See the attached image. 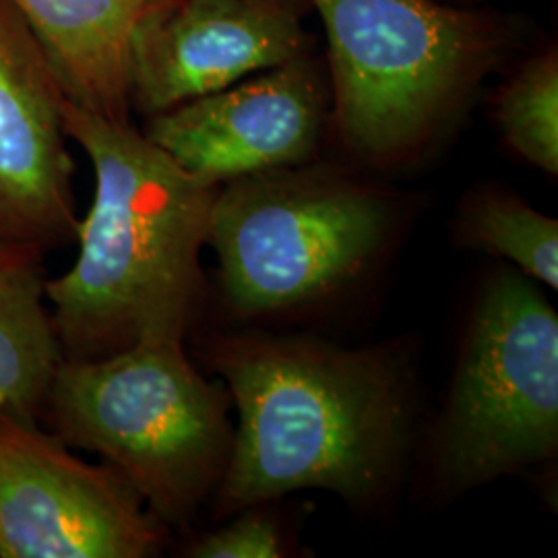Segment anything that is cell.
Instances as JSON below:
<instances>
[{
  "instance_id": "cell-1",
  "label": "cell",
  "mask_w": 558,
  "mask_h": 558,
  "mask_svg": "<svg viewBox=\"0 0 558 558\" xmlns=\"http://www.w3.org/2000/svg\"><path fill=\"white\" fill-rule=\"evenodd\" d=\"M62 124L94 166L80 253L46 279L62 360H96L145 341H184L199 317L201 253L218 186L189 174L129 120L62 100Z\"/></svg>"
},
{
  "instance_id": "cell-2",
  "label": "cell",
  "mask_w": 558,
  "mask_h": 558,
  "mask_svg": "<svg viewBox=\"0 0 558 558\" xmlns=\"http://www.w3.org/2000/svg\"><path fill=\"white\" fill-rule=\"evenodd\" d=\"M207 362L239 412L221 515L306 488L371 500L396 476L410 387L385 348L232 333L209 341Z\"/></svg>"
},
{
  "instance_id": "cell-3",
  "label": "cell",
  "mask_w": 558,
  "mask_h": 558,
  "mask_svg": "<svg viewBox=\"0 0 558 558\" xmlns=\"http://www.w3.org/2000/svg\"><path fill=\"white\" fill-rule=\"evenodd\" d=\"M223 383L201 375L184 341H145L96 360H60L41 418L66 447L98 453L161 523H184L216 495L234 426Z\"/></svg>"
},
{
  "instance_id": "cell-4",
  "label": "cell",
  "mask_w": 558,
  "mask_h": 558,
  "mask_svg": "<svg viewBox=\"0 0 558 558\" xmlns=\"http://www.w3.org/2000/svg\"><path fill=\"white\" fill-rule=\"evenodd\" d=\"M391 226L379 191L292 166L220 184L207 246L232 313L260 317L336 294L377 259Z\"/></svg>"
},
{
  "instance_id": "cell-5",
  "label": "cell",
  "mask_w": 558,
  "mask_h": 558,
  "mask_svg": "<svg viewBox=\"0 0 558 558\" xmlns=\"http://www.w3.org/2000/svg\"><path fill=\"white\" fill-rule=\"evenodd\" d=\"M329 41L339 133L368 160L418 147L490 54L470 13L433 0H313Z\"/></svg>"
},
{
  "instance_id": "cell-6",
  "label": "cell",
  "mask_w": 558,
  "mask_h": 558,
  "mask_svg": "<svg viewBox=\"0 0 558 558\" xmlns=\"http://www.w3.org/2000/svg\"><path fill=\"white\" fill-rule=\"evenodd\" d=\"M557 449V311L534 279L500 271L480 294L440 420V478L478 486Z\"/></svg>"
},
{
  "instance_id": "cell-7",
  "label": "cell",
  "mask_w": 558,
  "mask_h": 558,
  "mask_svg": "<svg viewBox=\"0 0 558 558\" xmlns=\"http://www.w3.org/2000/svg\"><path fill=\"white\" fill-rule=\"evenodd\" d=\"M161 534L119 470L0 408V558H147Z\"/></svg>"
},
{
  "instance_id": "cell-8",
  "label": "cell",
  "mask_w": 558,
  "mask_h": 558,
  "mask_svg": "<svg viewBox=\"0 0 558 558\" xmlns=\"http://www.w3.org/2000/svg\"><path fill=\"white\" fill-rule=\"evenodd\" d=\"M323 120V87L296 57L151 114L145 135L189 174L220 186L311 158Z\"/></svg>"
},
{
  "instance_id": "cell-9",
  "label": "cell",
  "mask_w": 558,
  "mask_h": 558,
  "mask_svg": "<svg viewBox=\"0 0 558 558\" xmlns=\"http://www.w3.org/2000/svg\"><path fill=\"white\" fill-rule=\"evenodd\" d=\"M281 0H156L131 38V101L158 114L302 57Z\"/></svg>"
},
{
  "instance_id": "cell-10",
  "label": "cell",
  "mask_w": 558,
  "mask_h": 558,
  "mask_svg": "<svg viewBox=\"0 0 558 558\" xmlns=\"http://www.w3.org/2000/svg\"><path fill=\"white\" fill-rule=\"evenodd\" d=\"M62 100L38 41L0 7V242L46 253L77 239Z\"/></svg>"
},
{
  "instance_id": "cell-11",
  "label": "cell",
  "mask_w": 558,
  "mask_h": 558,
  "mask_svg": "<svg viewBox=\"0 0 558 558\" xmlns=\"http://www.w3.org/2000/svg\"><path fill=\"white\" fill-rule=\"evenodd\" d=\"M59 83L64 100L126 120L131 38L156 0H7Z\"/></svg>"
},
{
  "instance_id": "cell-12",
  "label": "cell",
  "mask_w": 558,
  "mask_h": 558,
  "mask_svg": "<svg viewBox=\"0 0 558 558\" xmlns=\"http://www.w3.org/2000/svg\"><path fill=\"white\" fill-rule=\"evenodd\" d=\"M41 255L34 246L0 242V408L38 422L62 360Z\"/></svg>"
},
{
  "instance_id": "cell-13",
  "label": "cell",
  "mask_w": 558,
  "mask_h": 558,
  "mask_svg": "<svg viewBox=\"0 0 558 558\" xmlns=\"http://www.w3.org/2000/svg\"><path fill=\"white\" fill-rule=\"evenodd\" d=\"M461 236L557 290L558 221L527 203L502 193L480 195L463 211Z\"/></svg>"
},
{
  "instance_id": "cell-14",
  "label": "cell",
  "mask_w": 558,
  "mask_h": 558,
  "mask_svg": "<svg viewBox=\"0 0 558 558\" xmlns=\"http://www.w3.org/2000/svg\"><path fill=\"white\" fill-rule=\"evenodd\" d=\"M502 137L525 161L557 177L558 54L548 50L530 60L499 96Z\"/></svg>"
},
{
  "instance_id": "cell-15",
  "label": "cell",
  "mask_w": 558,
  "mask_h": 558,
  "mask_svg": "<svg viewBox=\"0 0 558 558\" xmlns=\"http://www.w3.org/2000/svg\"><path fill=\"white\" fill-rule=\"evenodd\" d=\"M242 518L211 532L193 544L189 557L276 558L283 557V542L274 519L244 509Z\"/></svg>"
}]
</instances>
